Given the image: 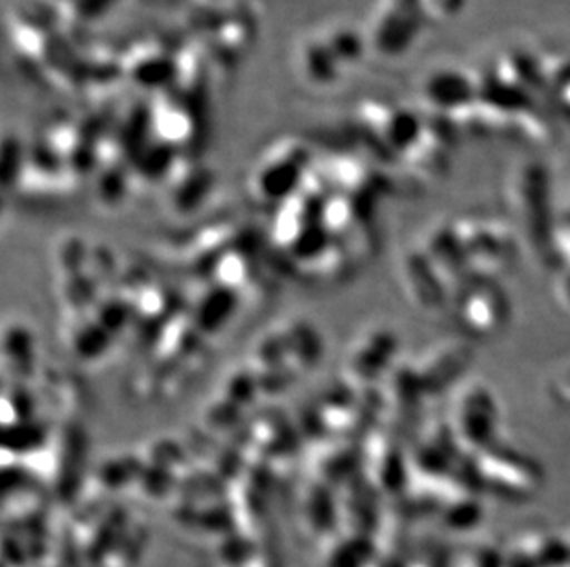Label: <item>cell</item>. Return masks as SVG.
Here are the masks:
<instances>
[{
    "instance_id": "obj_1",
    "label": "cell",
    "mask_w": 570,
    "mask_h": 567,
    "mask_svg": "<svg viewBox=\"0 0 570 567\" xmlns=\"http://www.w3.org/2000/svg\"><path fill=\"white\" fill-rule=\"evenodd\" d=\"M311 173V156L297 142L274 146L249 173V193L257 203L277 207L302 188Z\"/></svg>"
}]
</instances>
